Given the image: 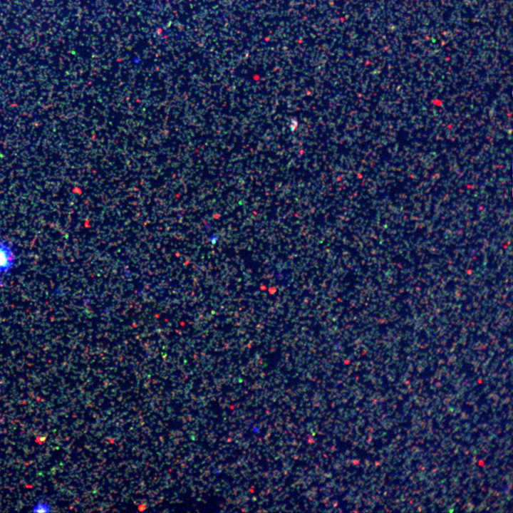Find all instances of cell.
<instances>
[{
    "label": "cell",
    "instance_id": "6da1fadb",
    "mask_svg": "<svg viewBox=\"0 0 513 513\" xmlns=\"http://www.w3.org/2000/svg\"><path fill=\"white\" fill-rule=\"evenodd\" d=\"M15 261L16 256L11 244L0 240V279L12 271Z\"/></svg>",
    "mask_w": 513,
    "mask_h": 513
},
{
    "label": "cell",
    "instance_id": "7a4b0ae2",
    "mask_svg": "<svg viewBox=\"0 0 513 513\" xmlns=\"http://www.w3.org/2000/svg\"><path fill=\"white\" fill-rule=\"evenodd\" d=\"M51 509V505L44 502H37L32 508L33 512H49Z\"/></svg>",
    "mask_w": 513,
    "mask_h": 513
}]
</instances>
